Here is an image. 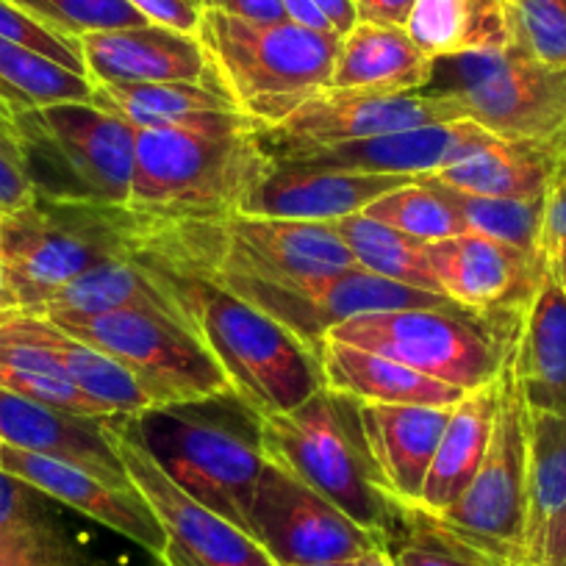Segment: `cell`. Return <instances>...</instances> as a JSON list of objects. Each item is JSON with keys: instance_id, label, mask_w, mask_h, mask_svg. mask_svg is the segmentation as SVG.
<instances>
[{"instance_id": "obj_47", "label": "cell", "mask_w": 566, "mask_h": 566, "mask_svg": "<svg viewBox=\"0 0 566 566\" xmlns=\"http://www.w3.org/2000/svg\"><path fill=\"white\" fill-rule=\"evenodd\" d=\"M200 7L231 14V18L253 20V23H277V20H286L281 0H200Z\"/></svg>"}, {"instance_id": "obj_12", "label": "cell", "mask_w": 566, "mask_h": 566, "mask_svg": "<svg viewBox=\"0 0 566 566\" xmlns=\"http://www.w3.org/2000/svg\"><path fill=\"white\" fill-rule=\"evenodd\" d=\"M42 317L123 364L156 408L237 400L220 364L198 336L167 314L125 308L103 314L56 312Z\"/></svg>"}, {"instance_id": "obj_44", "label": "cell", "mask_w": 566, "mask_h": 566, "mask_svg": "<svg viewBox=\"0 0 566 566\" xmlns=\"http://www.w3.org/2000/svg\"><path fill=\"white\" fill-rule=\"evenodd\" d=\"M45 497L34 486L23 483L20 478L0 470V531L3 527H23L40 525V522H53L51 511L45 509Z\"/></svg>"}, {"instance_id": "obj_52", "label": "cell", "mask_w": 566, "mask_h": 566, "mask_svg": "<svg viewBox=\"0 0 566 566\" xmlns=\"http://www.w3.org/2000/svg\"><path fill=\"white\" fill-rule=\"evenodd\" d=\"M301 566H353V560H331V564H301Z\"/></svg>"}, {"instance_id": "obj_1", "label": "cell", "mask_w": 566, "mask_h": 566, "mask_svg": "<svg viewBox=\"0 0 566 566\" xmlns=\"http://www.w3.org/2000/svg\"><path fill=\"white\" fill-rule=\"evenodd\" d=\"M130 239L134 255L198 281L220 275H334L356 266L334 222L275 220L239 211L184 217L130 211Z\"/></svg>"}, {"instance_id": "obj_7", "label": "cell", "mask_w": 566, "mask_h": 566, "mask_svg": "<svg viewBox=\"0 0 566 566\" xmlns=\"http://www.w3.org/2000/svg\"><path fill=\"white\" fill-rule=\"evenodd\" d=\"M261 453L361 527L395 542L402 511L378 489L356 422V400L317 391L292 411L255 417Z\"/></svg>"}, {"instance_id": "obj_14", "label": "cell", "mask_w": 566, "mask_h": 566, "mask_svg": "<svg viewBox=\"0 0 566 566\" xmlns=\"http://www.w3.org/2000/svg\"><path fill=\"white\" fill-rule=\"evenodd\" d=\"M459 114L444 97L431 92H369L325 86L308 97L283 123L259 130V142L272 159L336 148L345 142L424 125L459 123Z\"/></svg>"}, {"instance_id": "obj_25", "label": "cell", "mask_w": 566, "mask_h": 566, "mask_svg": "<svg viewBox=\"0 0 566 566\" xmlns=\"http://www.w3.org/2000/svg\"><path fill=\"white\" fill-rule=\"evenodd\" d=\"M325 375V389L356 402H380V406H455L467 395L459 386L442 384L437 378L417 373L411 367L328 339L319 356Z\"/></svg>"}, {"instance_id": "obj_36", "label": "cell", "mask_w": 566, "mask_h": 566, "mask_svg": "<svg viewBox=\"0 0 566 566\" xmlns=\"http://www.w3.org/2000/svg\"><path fill=\"white\" fill-rule=\"evenodd\" d=\"M422 178L448 200L467 231L486 233V237L497 239L509 248L542 259L544 198H547V192L533 195V198H478V195L455 192V189L433 181L431 176Z\"/></svg>"}, {"instance_id": "obj_34", "label": "cell", "mask_w": 566, "mask_h": 566, "mask_svg": "<svg viewBox=\"0 0 566 566\" xmlns=\"http://www.w3.org/2000/svg\"><path fill=\"white\" fill-rule=\"evenodd\" d=\"M334 226L350 248L356 266L386 277V281L411 286V290L442 295L431 261H428V244L424 242L406 237V233L395 231V228L384 226L367 214L342 217Z\"/></svg>"}, {"instance_id": "obj_33", "label": "cell", "mask_w": 566, "mask_h": 566, "mask_svg": "<svg viewBox=\"0 0 566 566\" xmlns=\"http://www.w3.org/2000/svg\"><path fill=\"white\" fill-rule=\"evenodd\" d=\"M406 34L431 59L509 45L503 0H417Z\"/></svg>"}, {"instance_id": "obj_38", "label": "cell", "mask_w": 566, "mask_h": 566, "mask_svg": "<svg viewBox=\"0 0 566 566\" xmlns=\"http://www.w3.org/2000/svg\"><path fill=\"white\" fill-rule=\"evenodd\" d=\"M509 45L553 67H566V0H503Z\"/></svg>"}, {"instance_id": "obj_5", "label": "cell", "mask_w": 566, "mask_h": 566, "mask_svg": "<svg viewBox=\"0 0 566 566\" xmlns=\"http://www.w3.org/2000/svg\"><path fill=\"white\" fill-rule=\"evenodd\" d=\"M134 176L125 209L154 217L237 211L272 156L261 125L134 128Z\"/></svg>"}, {"instance_id": "obj_49", "label": "cell", "mask_w": 566, "mask_h": 566, "mask_svg": "<svg viewBox=\"0 0 566 566\" xmlns=\"http://www.w3.org/2000/svg\"><path fill=\"white\" fill-rule=\"evenodd\" d=\"M314 3L323 9L325 18L331 20V25H334V31L339 36H345L358 23L356 0H314Z\"/></svg>"}, {"instance_id": "obj_18", "label": "cell", "mask_w": 566, "mask_h": 566, "mask_svg": "<svg viewBox=\"0 0 566 566\" xmlns=\"http://www.w3.org/2000/svg\"><path fill=\"white\" fill-rule=\"evenodd\" d=\"M453 406L356 402L364 453L380 492L400 511L417 509Z\"/></svg>"}, {"instance_id": "obj_40", "label": "cell", "mask_w": 566, "mask_h": 566, "mask_svg": "<svg viewBox=\"0 0 566 566\" xmlns=\"http://www.w3.org/2000/svg\"><path fill=\"white\" fill-rule=\"evenodd\" d=\"M0 566H95L53 522L0 531Z\"/></svg>"}, {"instance_id": "obj_27", "label": "cell", "mask_w": 566, "mask_h": 566, "mask_svg": "<svg viewBox=\"0 0 566 566\" xmlns=\"http://www.w3.org/2000/svg\"><path fill=\"white\" fill-rule=\"evenodd\" d=\"M494 411H497V380L472 389L453 406L448 428L442 433L431 472L424 481L417 514H442L448 511L475 478L489 437H492Z\"/></svg>"}, {"instance_id": "obj_2", "label": "cell", "mask_w": 566, "mask_h": 566, "mask_svg": "<svg viewBox=\"0 0 566 566\" xmlns=\"http://www.w3.org/2000/svg\"><path fill=\"white\" fill-rule=\"evenodd\" d=\"M156 270L184 325L220 364L237 400L255 417L292 411L325 389L319 358L275 319L214 283L176 275L161 266Z\"/></svg>"}, {"instance_id": "obj_39", "label": "cell", "mask_w": 566, "mask_h": 566, "mask_svg": "<svg viewBox=\"0 0 566 566\" xmlns=\"http://www.w3.org/2000/svg\"><path fill=\"white\" fill-rule=\"evenodd\" d=\"M9 3L70 40L95 34V31L130 29V25L148 23L128 0H9Z\"/></svg>"}, {"instance_id": "obj_19", "label": "cell", "mask_w": 566, "mask_h": 566, "mask_svg": "<svg viewBox=\"0 0 566 566\" xmlns=\"http://www.w3.org/2000/svg\"><path fill=\"white\" fill-rule=\"evenodd\" d=\"M417 181L408 176L347 170H308L283 161H270L259 181L239 203V214L275 217L301 222H339L342 217L361 214L386 192Z\"/></svg>"}, {"instance_id": "obj_35", "label": "cell", "mask_w": 566, "mask_h": 566, "mask_svg": "<svg viewBox=\"0 0 566 566\" xmlns=\"http://www.w3.org/2000/svg\"><path fill=\"white\" fill-rule=\"evenodd\" d=\"M95 84L53 59L23 45L0 40V103L12 112L53 106V103H92Z\"/></svg>"}, {"instance_id": "obj_45", "label": "cell", "mask_w": 566, "mask_h": 566, "mask_svg": "<svg viewBox=\"0 0 566 566\" xmlns=\"http://www.w3.org/2000/svg\"><path fill=\"white\" fill-rule=\"evenodd\" d=\"M130 7L154 25L181 31V34H198L203 7L200 0H128Z\"/></svg>"}, {"instance_id": "obj_32", "label": "cell", "mask_w": 566, "mask_h": 566, "mask_svg": "<svg viewBox=\"0 0 566 566\" xmlns=\"http://www.w3.org/2000/svg\"><path fill=\"white\" fill-rule=\"evenodd\" d=\"M0 389L45 402V406L59 408V411L78 413V417H112L106 406L92 400L67 378L62 364L40 342L31 339L14 323L9 308L0 312Z\"/></svg>"}, {"instance_id": "obj_15", "label": "cell", "mask_w": 566, "mask_h": 566, "mask_svg": "<svg viewBox=\"0 0 566 566\" xmlns=\"http://www.w3.org/2000/svg\"><path fill=\"white\" fill-rule=\"evenodd\" d=\"M250 533L277 566L356 560L367 549L391 544L270 461L255 486Z\"/></svg>"}, {"instance_id": "obj_21", "label": "cell", "mask_w": 566, "mask_h": 566, "mask_svg": "<svg viewBox=\"0 0 566 566\" xmlns=\"http://www.w3.org/2000/svg\"><path fill=\"white\" fill-rule=\"evenodd\" d=\"M78 45L86 78L95 86L214 81L198 36L165 25L95 31L78 36Z\"/></svg>"}, {"instance_id": "obj_51", "label": "cell", "mask_w": 566, "mask_h": 566, "mask_svg": "<svg viewBox=\"0 0 566 566\" xmlns=\"http://www.w3.org/2000/svg\"><path fill=\"white\" fill-rule=\"evenodd\" d=\"M553 566H566V533H564V542H560V549H558V558H555Z\"/></svg>"}, {"instance_id": "obj_9", "label": "cell", "mask_w": 566, "mask_h": 566, "mask_svg": "<svg viewBox=\"0 0 566 566\" xmlns=\"http://www.w3.org/2000/svg\"><path fill=\"white\" fill-rule=\"evenodd\" d=\"M25 167L40 198L128 206L136 130L95 103L14 112Z\"/></svg>"}, {"instance_id": "obj_11", "label": "cell", "mask_w": 566, "mask_h": 566, "mask_svg": "<svg viewBox=\"0 0 566 566\" xmlns=\"http://www.w3.org/2000/svg\"><path fill=\"white\" fill-rule=\"evenodd\" d=\"M422 92L444 97L461 119L497 139L566 148V67L542 64L511 45L437 59Z\"/></svg>"}, {"instance_id": "obj_16", "label": "cell", "mask_w": 566, "mask_h": 566, "mask_svg": "<svg viewBox=\"0 0 566 566\" xmlns=\"http://www.w3.org/2000/svg\"><path fill=\"white\" fill-rule=\"evenodd\" d=\"M0 470L20 478L45 497L101 522L103 527L139 544L142 549H148L159 560L165 558V527H161L156 511L150 509V503L142 497L134 483L119 486V483L106 481V478L95 475L92 470L73 464V461L9 448V444H0Z\"/></svg>"}, {"instance_id": "obj_4", "label": "cell", "mask_w": 566, "mask_h": 566, "mask_svg": "<svg viewBox=\"0 0 566 566\" xmlns=\"http://www.w3.org/2000/svg\"><path fill=\"white\" fill-rule=\"evenodd\" d=\"M214 84L261 128L283 123L331 84L342 36L292 20L253 23L203 9L198 34Z\"/></svg>"}, {"instance_id": "obj_13", "label": "cell", "mask_w": 566, "mask_h": 566, "mask_svg": "<svg viewBox=\"0 0 566 566\" xmlns=\"http://www.w3.org/2000/svg\"><path fill=\"white\" fill-rule=\"evenodd\" d=\"M106 439L128 481L150 503L167 533L165 566H277L264 547L217 511L184 492L139 442L130 413L103 419Z\"/></svg>"}, {"instance_id": "obj_48", "label": "cell", "mask_w": 566, "mask_h": 566, "mask_svg": "<svg viewBox=\"0 0 566 566\" xmlns=\"http://www.w3.org/2000/svg\"><path fill=\"white\" fill-rule=\"evenodd\" d=\"M413 3H417V0H356V18L361 20V23L406 29Z\"/></svg>"}, {"instance_id": "obj_8", "label": "cell", "mask_w": 566, "mask_h": 566, "mask_svg": "<svg viewBox=\"0 0 566 566\" xmlns=\"http://www.w3.org/2000/svg\"><path fill=\"white\" fill-rule=\"evenodd\" d=\"M516 306L500 314L464 308H395L345 319L328 339L378 353L442 384L472 391L497 380L522 323Z\"/></svg>"}, {"instance_id": "obj_42", "label": "cell", "mask_w": 566, "mask_h": 566, "mask_svg": "<svg viewBox=\"0 0 566 566\" xmlns=\"http://www.w3.org/2000/svg\"><path fill=\"white\" fill-rule=\"evenodd\" d=\"M34 198L36 192L29 178V167H25L14 112L0 103V217L23 209Z\"/></svg>"}, {"instance_id": "obj_20", "label": "cell", "mask_w": 566, "mask_h": 566, "mask_svg": "<svg viewBox=\"0 0 566 566\" xmlns=\"http://www.w3.org/2000/svg\"><path fill=\"white\" fill-rule=\"evenodd\" d=\"M492 139H497V136H492L478 123L459 119V123L424 125V128L345 142V145H336V148L286 156V159L275 161L292 167H308V170L384 172V176L422 178L437 176L444 167L475 154L478 148L489 145Z\"/></svg>"}, {"instance_id": "obj_17", "label": "cell", "mask_w": 566, "mask_h": 566, "mask_svg": "<svg viewBox=\"0 0 566 566\" xmlns=\"http://www.w3.org/2000/svg\"><path fill=\"white\" fill-rule=\"evenodd\" d=\"M428 261L442 295L472 314L525 306L547 270L538 255H527L478 231L431 242Z\"/></svg>"}, {"instance_id": "obj_6", "label": "cell", "mask_w": 566, "mask_h": 566, "mask_svg": "<svg viewBox=\"0 0 566 566\" xmlns=\"http://www.w3.org/2000/svg\"><path fill=\"white\" fill-rule=\"evenodd\" d=\"M134 255L130 211L36 195L0 217V303L40 312L70 281L103 261Z\"/></svg>"}, {"instance_id": "obj_37", "label": "cell", "mask_w": 566, "mask_h": 566, "mask_svg": "<svg viewBox=\"0 0 566 566\" xmlns=\"http://www.w3.org/2000/svg\"><path fill=\"white\" fill-rule=\"evenodd\" d=\"M361 214L373 217V220L384 222V226L395 228V231L406 233L411 239H419L424 244L467 231L461 217L450 209L448 200L424 178H417V181L406 184L395 192H386L384 198L369 203Z\"/></svg>"}, {"instance_id": "obj_24", "label": "cell", "mask_w": 566, "mask_h": 566, "mask_svg": "<svg viewBox=\"0 0 566 566\" xmlns=\"http://www.w3.org/2000/svg\"><path fill=\"white\" fill-rule=\"evenodd\" d=\"M92 103L130 128H226L255 123L233 106L231 97L214 81L95 86Z\"/></svg>"}, {"instance_id": "obj_31", "label": "cell", "mask_w": 566, "mask_h": 566, "mask_svg": "<svg viewBox=\"0 0 566 566\" xmlns=\"http://www.w3.org/2000/svg\"><path fill=\"white\" fill-rule=\"evenodd\" d=\"M566 533V464L553 431V413L531 411V464L522 566H553Z\"/></svg>"}, {"instance_id": "obj_10", "label": "cell", "mask_w": 566, "mask_h": 566, "mask_svg": "<svg viewBox=\"0 0 566 566\" xmlns=\"http://www.w3.org/2000/svg\"><path fill=\"white\" fill-rule=\"evenodd\" d=\"M206 408L209 402L150 408L130 413V424L184 492L250 533L255 486L266 464L259 428L244 431L237 419Z\"/></svg>"}, {"instance_id": "obj_46", "label": "cell", "mask_w": 566, "mask_h": 566, "mask_svg": "<svg viewBox=\"0 0 566 566\" xmlns=\"http://www.w3.org/2000/svg\"><path fill=\"white\" fill-rule=\"evenodd\" d=\"M391 560L395 566H486L431 536H422V542L400 544L397 549H391Z\"/></svg>"}, {"instance_id": "obj_50", "label": "cell", "mask_w": 566, "mask_h": 566, "mask_svg": "<svg viewBox=\"0 0 566 566\" xmlns=\"http://www.w3.org/2000/svg\"><path fill=\"white\" fill-rule=\"evenodd\" d=\"M353 566H395V560H391V544H380V547L367 549V553L353 560Z\"/></svg>"}, {"instance_id": "obj_23", "label": "cell", "mask_w": 566, "mask_h": 566, "mask_svg": "<svg viewBox=\"0 0 566 566\" xmlns=\"http://www.w3.org/2000/svg\"><path fill=\"white\" fill-rule=\"evenodd\" d=\"M514 373L531 411L566 413V290L549 270L522 308Z\"/></svg>"}, {"instance_id": "obj_28", "label": "cell", "mask_w": 566, "mask_h": 566, "mask_svg": "<svg viewBox=\"0 0 566 566\" xmlns=\"http://www.w3.org/2000/svg\"><path fill=\"white\" fill-rule=\"evenodd\" d=\"M566 148L542 142L492 139L455 165L431 176L433 181L478 198H533L547 192Z\"/></svg>"}, {"instance_id": "obj_26", "label": "cell", "mask_w": 566, "mask_h": 566, "mask_svg": "<svg viewBox=\"0 0 566 566\" xmlns=\"http://www.w3.org/2000/svg\"><path fill=\"white\" fill-rule=\"evenodd\" d=\"M428 53L419 51L406 29L358 20L339 42L331 84L334 90L422 92L433 78Z\"/></svg>"}, {"instance_id": "obj_29", "label": "cell", "mask_w": 566, "mask_h": 566, "mask_svg": "<svg viewBox=\"0 0 566 566\" xmlns=\"http://www.w3.org/2000/svg\"><path fill=\"white\" fill-rule=\"evenodd\" d=\"M125 308L159 312L184 323L159 270L150 266L148 261H142L139 255H123V259L92 266L90 272L70 281L34 314H103L125 312Z\"/></svg>"}, {"instance_id": "obj_43", "label": "cell", "mask_w": 566, "mask_h": 566, "mask_svg": "<svg viewBox=\"0 0 566 566\" xmlns=\"http://www.w3.org/2000/svg\"><path fill=\"white\" fill-rule=\"evenodd\" d=\"M542 259L566 290V154L555 167L544 198Z\"/></svg>"}, {"instance_id": "obj_22", "label": "cell", "mask_w": 566, "mask_h": 566, "mask_svg": "<svg viewBox=\"0 0 566 566\" xmlns=\"http://www.w3.org/2000/svg\"><path fill=\"white\" fill-rule=\"evenodd\" d=\"M103 419L59 411L45 402L0 389V444L56 455L86 467L106 481L128 486L130 481L108 444Z\"/></svg>"}, {"instance_id": "obj_3", "label": "cell", "mask_w": 566, "mask_h": 566, "mask_svg": "<svg viewBox=\"0 0 566 566\" xmlns=\"http://www.w3.org/2000/svg\"><path fill=\"white\" fill-rule=\"evenodd\" d=\"M516 336L497 375V411L486 455L467 492L442 514L402 511V522L413 531L486 566H522L525 547L531 408L514 373Z\"/></svg>"}, {"instance_id": "obj_41", "label": "cell", "mask_w": 566, "mask_h": 566, "mask_svg": "<svg viewBox=\"0 0 566 566\" xmlns=\"http://www.w3.org/2000/svg\"><path fill=\"white\" fill-rule=\"evenodd\" d=\"M0 40L29 48V51L40 53V56L59 62L62 67L86 75L78 40H70V36L48 29V25H42L40 20L31 18L29 12L18 9L9 0H0Z\"/></svg>"}, {"instance_id": "obj_30", "label": "cell", "mask_w": 566, "mask_h": 566, "mask_svg": "<svg viewBox=\"0 0 566 566\" xmlns=\"http://www.w3.org/2000/svg\"><path fill=\"white\" fill-rule=\"evenodd\" d=\"M9 312H12L14 323H18L31 339L40 342V345L62 364L67 378L73 380L84 395H90L92 400L106 406L112 413H142L156 408L154 400L148 397V391L139 386V380H136L123 364L114 361L112 356H106V353H101L97 347L70 336L67 331L53 325L51 319L42 317V314L18 312V308H9Z\"/></svg>"}, {"instance_id": "obj_53", "label": "cell", "mask_w": 566, "mask_h": 566, "mask_svg": "<svg viewBox=\"0 0 566 566\" xmlns=\"http://www.w3.org/2000/svg\"><path fill=\"white\" fill-rule=\"evenodd\" d=\"M0 312H3V303H0Z\"/></svg>"}]
</instances>
